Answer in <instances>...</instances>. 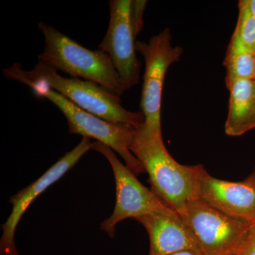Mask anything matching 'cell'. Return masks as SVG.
Wrapping results in <instances>:
<instances>
[{"label": "cell", "mask_w": 255, "mask_h": 255, "mask_svg": "<svg viewBox=\"0 0 255 255\" xmlns=\"http://www.w3.org/2000/svg\"><path fill=\"white\" fill-rule=\"evenodd\" d=\"M238 255V254H233V255Z\"/></svg>", "instance_id": "cell-20"}, {"label": "cell", "mask_w": 255, "mask_h": 255, "mask_svg": "<svg viewBox=\"0 0 255 255\" xmlns=\"http://www.w3.org/2000/svg\"><path fill=\"white\" fill-rule=\"evenodd\" d=\"M169 28L151 37L149 41H136L135 50L145 60V73L140 100V111L145 117L144 126L150 131L162 135L161 107L164 78L172 64L180 60L183 48L172 46Z\"/></svg>", "instance_id": "cell-6"}, {"label": "cell", "mask_w": 255, "mask_h": 255, "mask_svg": "<svg viewBox=\"0 0 255 255\" xmlns=\"http://www.w3.org/2000/svg\"><path fill=\"white\" fill-rule=\"evenodd\" d=\"M238 255H255V222L247 233L238 249Z\"/></svg>", "instance_id": "cell-16"}, {"label": "cell", "mask_w": 255, "mask_h": 255, "mask_svg": "<svg viewBox=\"0 0 255 255\" xmlns=\"http://www.w3.org/2000/svg\"><path fill=\"white\" fill-rule=\"evenodd\" d=\"M179 215L195 238L202 255L237 254L254 223L231 217L199 199L187 203Z\"/></svg>", "instance_id": "cell-5"}, {"label": "cell", "mask_w": 255, "mask_h": 255, "mask_svg": "<svg viewBox=\"0 0 255 255\" xmlns=\"http://www.w3.org/2000/svg\"><path fill=\"white\" fill-rule=\"evenodd\" d=\"M253 173L254 174V175L255 176V168L254 172H253Z\"/></svg>", "instance_id": "cell-19"}, {"label": "cell", "mask_w": 255, "mask_h": 255, "mask_svg": "<svg viewBox=\"0 0 255 255\" xmlns=\"http://www.w3.org/2000/svg\"><path fill=\"white\" fill-rule=\"evenodd\" d=\"M15 81L31 87L37 96L45 97L54 104L64 114L69 132L90 137L109 146L123 157L126 166L135 176L145 172L141 163L130 150L137 128L116 124L88 113L70 102L55 90L39 82L18 77Z\"/></svg>", "instance_id": "cell-4"}, {"label": "cell", "mask_w": 255, "mask_h": 255, "mask_svg": "<svg viewBox=\"0 0 255 255\" xmlns=\"http://www.w3.org/2000/svg\"><path fill=\"white\" fill-rule=\"evenodd\" d=\"M169 255H202L200 252L194 251H186L179 252V253H173Z\"/></svg>", "instance_id": "cell-17"}, {"label": "cell", "mask_w": 255, "mask_h": 255, "mask_svg": "<svg viewBox=\"0 0 255 255\" xmlns=\"http://www.w3.org/2000/svg\"><path fill=\"white\" fill-rule=\"evenodd\" d=\"M131 0L110 1V22L99 49L110 57L124 90L138 84L141 63L136 56L137 38L130 20Z\"/></svg>", "instance_id": "cell-8"}, {"label": "cell", "mask_w": 255, "mask_h": 255, "mask_svg": "<svg viewBox=\"0 0 255 255\" xmlns=\"http://www.w3.org/2000/svg\"><path fill=\"white\" fill-rule=\"evenodd\" d=\"M233 33L243 46L255 53V18L250 11L247 0L238 2V22Z\"/></svg>", "instance_id": "cell-14"}, {"label": "cell", "mask_w": 255, "mask_h": 255, "mask_svg": "<svg viewBox=\"0 0 255 255\" xmlns=\"http://www.w3.org/2000/svg\"><path fill=\"white\" fill-rule=\"evenodd\" d=\"M92 143L91 138L83 137L78 145L75 146L70 152H67L41 177L10 197L9 201L12 205V210L1 227L2 236L0 240L1 255H20L15 245V233L25 211L38 196L41 195L52 184L59 180L78 163L82 156L92 150Z\"/></svg>", "instance_id": "cell-9"}, {"label": "cell", "mask_w": 255, "mask_h": 255, "mask_svg": "<svg viewBox=\"0 0 255 255\" xmlns=\"http://www.w3.org/2000/svg\"><path fill=\"white\" fill-rule=\"evenodd\" d=\"M130 150L149 175L152 191L168 207L180 214L187 203L198 199L202 164L184 165L169 153L162 134H156L144 124L134 134Z\"/></svg>", "instance_id": "cell-1"}, {"label": "cell", "mask_w": 255, "mask_h": 255, "mask_svg": "<svg viewBox=\"0 0 255 255\" xmlns=\"http://www.w3.org/2000/svg\"><path fill=\"white\" fill-rule=\"evenodd\" d=\"M248 1V6H249L250 11L255 18V0H247Z\"/></svg>", "instance_id": "cell-18"}, {"label": "cell", "mask_w": 255, "mask_h": 255, "mask_svg": "<svg viewBox=\"0 0 255 255\" xmlns=\"http://www.w3.org/2000/svg\"><path fill=\"white\" fill-rule=\"evenodd\" d=\"M92 150L100 152L108 159L115 178L117 200L113 214L100 226L110 238L115 236L116 226L121 221L136 220L167 206L153 191L137 180L136 176L121 162L109 146L95 141L92 143Z\"/></svg>", "instance_id": "cell-7"}, {"label": "cell", "mask_w": 255, "mask_h": 255, "mask_svg": "<svg viewBox=\"0 0 255 255\" xmlns=\"http://www.w3.org/2000/svg\"><path fill=\"white\" fill-rule=\"evenodd\" d=\"M147 2V1L142 0H131L130 20L137 36L143 28V15Z\"/></svg>", "instance_id": "cell-15"}, {"label": "cell", "mask_w": 255, "mask_h": 255, "mask_svg": "<svg viewBox=\"0 0 255 255\" xmlns=\"http://www.w3.org/2000/svg\"><path fill=\"white\" fill-rule=\"evenodd\" d=\"M198 199L231 217L255 222L253 173L241 182H229L212 177L204 168L199 178Z\"/></svg>", "instance_id": "cell-10"}, {"label": "cell", "mask_w": 255, "mask_h": 255, "mask_svg": "<svg viewBox=\"0 0 255 255\" xmlns=\"http://www.w3.org/2000/svg\"><path fill=\"white\" fill-rule=\"evenodd\" d=\"M223 65L226 70V87L236 80L255 79V53L243 46L235 33L228 44Z\"/></svg>", "instance_id": "cell-13"}, {"label": "cell", "mask_w": 255, "mask_h": 255, "mask_svg": "<svg viewBox=\"0 0 255 255\" xmlns=\"http://www.w3.org/2000/svg\"><path fill=\"white\" fill-rule=\"evenodd\" d=\"M38 26L45 38L38 62L71 78L95 82L119 97L123 95L120 77L107 53L81 46L51 25L40 22Z\"/></svg>", "instance_id": "cell-3"}, {"label": "cell", "mask_w": 255, "mask_h": 255, "mask_svg": "<svg viewBox=\"0 0 255 255\" xmlns=\"http://www.w3.org/2000/svg\"><path fill=\"white\" fill-rule=\"evenodd\" d=\"M2 73L10 80L21 77L46 85L79 108L111 123L139 128L145 122L141 111L126 110L121 97L105 87L81 79L65 78L41 62H38L31 70H23L21 63H14L3 69Z\"/></svg>", "instance_id": "cell-2"}, {"label": "cell", "mask_w": 255, "mask_h": 255, "mask_svg": "<svg viewBox=\"0 0 255 255\" xmlns=\"http://www.w3.org/2000/svg\"><path fill=\"white\" fill-rule=\"evenodd\" d=\"M230 97L225 132L237 137L255 128V79L236 80L228 85Z\"/></svg>", "instance_id": "cell-12"}, {"label": "cell", "mask_w": 255, "mask_h": 255, "mask_svg": "<svg viewBox=\"0 0 255 255\" xmlns=\"http://www.w3.org/2000/svg\"><path fill=\"white\" fill-rule=\"evenodd\" d=\"M148 233L149 255H169L186 251H199L195 238L177 211L166 206L138 218Z\"/></svg>", "instance_id": "cell-11"}]
</instances>
